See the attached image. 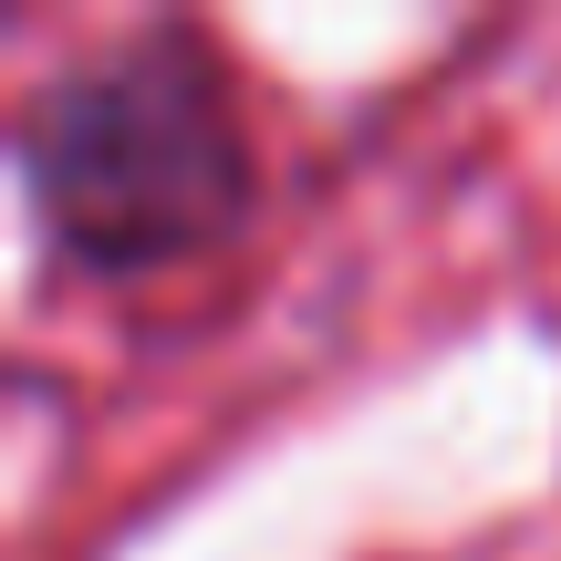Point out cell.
I'll return each instance as SVG.
<instances>
[{"mask_svg": "<svg viewBox=\"0 0 561 561\" xmlns=\"http://www.w3.org/2000/svg\"><path fill=\"white\" fill-rule=\"evenodd\" d=\"M32 187L83 261H167L240 208V136L219 83L146 42L53 83L32 115Z\"/></svg>", "mask_w": 561, "mask_h": 561, "instance_id": "obj_1", "label": "cell"}]
</instances>
